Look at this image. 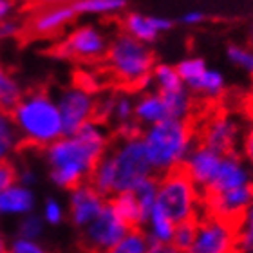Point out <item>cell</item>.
<instances>
[{
    "label": "cell",
    "mask_w": 253,
    "mask_h": 253,
    "mask_svg": "<svg viewBox=\"0 0 253 253\" xmlns=\"http://www.w3.org/2000/svg\"><path fill=\"white\" fill-rule=\"evenodd\" d=\"M109 150V137L98 123H85L74 136L60 137L42 150L51 165V179L69 192H76L94 174Z\"/></svg>",
    "instance_id": "6da1fadb"
},
{
    "label": "cell",
    "mask_w": 253,
    "mask_h": 253,
    "mask_svg": "<svg viewBox=\"0 0 253 253\" xmlns=\"http://www.w3.org/2000/svg\"><path fill=\"white\" fill-rule=\"evenodd\" d=\"M9 118L20 137L16 152L43 150L62 137L58 105L45 90H33L27 96H22L9 112Z\"/></svg>",
    "instance_id": "7a4b0ae2"
},
{
    "label": "cell",
    "mask_w": 253,
    "mask_h": 253,
    "mask_svg": "<svg viewBox=\"0 0 253 253\" xmlns=\"http://www.w3.org/2000/svg\"><path fill=\"white\" fill-rule=\"evenodd\" d=\"M194 128L188 120H165L141 134L148 163L156 175H163L185 163L192 150Z\"/></svg>",
    "instance_id": "3957f363"
},
{
    "label": "cell",
    "mask_w": 253,
    "mask_h": 253,
    "mask_svg": "<svg viewBox=\"0 0 253 253\" xmlns=\"http://www.w3.org/2000/svg\"><path fill=\"white\" fill-rule=\"evenodd\" d=\"M199 190L190 181L183 167L174 169L158 177L156 206L174 224L199 219Z\"/></svg>",
    "instance_id": "277c9868"
},
{
    "label": "cell",
    "mask_w": 253,
    "mask_h": 253,
    "mask_svg": "<svg viewBox=\"0 0 253 253\" xmlns=\"http://www.w3.org/2000/svg\"><path fill=\"white\" fill-rule=\"evenodd\" d=\"M107 60L116 78L128 87L139 89L152 80L154 58L150 49L128 35H122L112 42Z\"/></svg>",
    "instance_id": "5b68a950"
},
{
    "label": "cell",
    "mask_w": 253,
    "mask_h": 253,
    "mask_svg": "<svg viewBox=\"0 0 253 253\" xmlns=\"http://www.w3.org/2000/svg\"><path fill=\"white\" fill-rule=\"evenodd\" d=\"M112 165H114V183H112V197L125 192H134L141 181L150 175L152 167L148 163L147 152L139 137H122L111 152Z\"/></svg>",
    "instance_id": "8992f818"
},
{
    "label": "cell",
    "mask_w": 253,
    "mask_h": 253,
    "mask_svg": "<svg viewBox=\"0 0 253 253\" xmlns=\"http://www.w3.org/2000/svg\"><path fill=\"white\" fill-rule=\"evenodd\" d=\"M130 232L112 211V208L107 205L100 211V215L94 221L89 222V228L78 237L80 253H103L116 246L126 233Z\"/></svg>",
    "instance_id": "52a82bcc"
},
{
    "label": "cell",
    "mask_w": 253,
    "mask_h": 253,
    "mask_svg": "<svg viewBox=\"0 0 253 253\" xmlns=\"http://www.w3.org/2000/svg\"><path fill=\"white\" fill-rule=\"evenodd\" d=\"M237 226L213 215L197 219L194 243L186 253H235Z\"/></svg>",
    "instance_id": "ba28073f"
},
{
    "label": "cell",
    "mask_w": 253,
    "mask_h": 253,
    "mask_svg": "<svg viewBox=\"0 0 253 253\" xmlns=\"http://www.w3.org/2000/svg\"><path fill=\"white\" fill-rule=\"evenodd\" d=\"M56 105L62 120V137L74 136L85 123L94 120L96 100L90 92L80 87L63 90Z\"/></svg>",
    "instance_id": "9c48e42d"
},
{
    "label": "cell",
    "mask_w": 253,
    "mask_h": 253,
    "mask_svg": "<svg viewBox=\"0 0 253 253\" xmlns=\"http://www.w3.org/2000/svg\"><path fill=\"white\" fill-rule=\"evenodd\" d=\"M206 206V215L219 217L222 221L239 226L246 210L253 205V181L250 185L235 190H228L222 194L203 195Z\"/></svg>",
    "instance_id": "30bf717a"
},
{
    "label": "cell",
    "mask_w": 253,
    "mask_h": 253,
    "mask_svg": "<svg viewBox=\"0 0 253 253\" xmlns=\"http://www.w3.org/2000/svg\"><path fill=\"white\" fill-rule=\"evenodd\" d=\"M107 51V40L96 27L84 26L74 29L62 43H60V56L63 58H100Z\"/></svg>",
    "instance_id": "8fae6325"
},
{
    "label": "cell",
    "mask_w": 253,
    "mask_h": 253,
    "mask_svg": "<svg viewBox=\"0 0 253 253\" xmlns=\"http://www.w3.org/2000/svg\"><path fill=\"white\" fill-rule=\"evenodd\" d=\"M221 154L213 152V150H210L205 145H199V147L190 150L185 163H183V170L186 172L190 181L195 185V188H201L205 192L213 183V179H215L217 170L221 167Z\"/></svg>",
    "instance_id": "7c38bea8"
},
{
    "label": "cell",
    "mask_w": 253,
    "mask_h": 253,
    "mask_svg": "<svg viewBox=\"0 0 253 253\" xmlns=\"http://www.w3.org/2000/svg\"><path fill=\"white\" fill-rule=\"evenodd\" d=\"M237 137V123L230 116H217L205 126V130L201 134V145H205L221 156H228V154H235L233 148H235Z\"/></svg>",
    "instance_id": "4fadbf2b"
},
{
    "label": "cell",
    "mask_w": 253,
    "mask_h": 253,
    "mask_svg": "<svg viewBox=\"0 0 253 253\" xmlns=\"http://www.w3.org/2000/svg\"><path fill=\"white\" fill-rule=\"evenodd\" d=\"M252 183L248 169L244 167L237 154H228L222 156L221 167L217 170V175L213 183L203 192V195H215L228 192V190H235L241 186H246Z\"/></svg>",
    "instance_id": "5bb4252c"
},
{
    "label": "cell",
    "mask_w": 253,
    "mask_h": 253,
    "mask_svg": "<svg viewBox=\"0 0 253 253\" xmlns=\"http://www.w3.org/2000/svg\"><path fill=\"white\" fill-rule=\"evenodd\" d=\"M74 16H76V13L73 9V4L49 5L29 18L27 29L35 37H51L54 33H58L60 29H63L71 20H74Z\"/></svg>",
    "instance_id": "9a60e30c"
},
{
    "label": "cell",
    "mask_w": 253,
    "mask_h": 253,
    "mask_svg": "<svg viewBox=\"0 0 253 253\" xmlns=\"http://www.w3.org/2000/svg\"><path fill=\"white\" fill-rule=\"evenodd\" d=\"M105 206V199H101L89 185H84L80 190L73 192L71 199V222L74 226H84L92 222Z\"/></svg>",
    "instance_id": "2e32d148"
},
{
    "label": "cell",
    "mask_w": 253,
    "mask_h": 253,
    "mask_svg": "<svg viewBox=\"0 0 253 253\" xmlns=\"http://www.w3.org/2000/svg\"><path fill=\"white\" fill-rule=\"evenodd\" d=\"M107 205L111 206L112 211L116 213V217L128 230H141V226L145 224L141 208H139L136 195L132 192L114 195L111 199H107Z\"/></svg>",
    "instance_id": "e0dca14e"
},
{
    "label": "cell",
    "mask_w": 253,
    "mask_h": 253,
    "mask_svg": "<svg viewBox=\"0 0 253 253\" xmlns=\"http://www.w3.org/2000/svg\"><path fill=\"white\" fill-rule=\"evenodd\" d=\"M134 116L139 123H148V125H156L165 120H169V112L165 107L163 98L159 92L143 96L141 100L134 105Z\"/></svg>",
    "instance_id": "ac0fdd59"
},
{
    "label": "cell",
    "mask_w": 253,
    "mask_h": 253,
    "mask_svg": "<svg viewBox=\"0 0 253 253\" xmlns=\"http://www.w3.org/2000/svg\"><path fill=\"white\" fill-rule=\"evenodd\" d=\"M147 222H150V235H148V241H150V243H159V244L172 243L175 224L165 215L163 211L159 210L158 206L152 208Z\"/></svg>",
    "instance_id": "d6986e66"
},
{
    "label": "cell",
    "mask_w": 253,
    "mask_h": 253,
    "mask_svg": "<svg viewBox=\"0 0 253 253\" xmlns=\"http://www.w3.org/2000/svg\"><path fill=\"white\" fill-rule=\"evenodd\" d=\"M125 29L128 33V37L136 38L137 42L141 43L154 42L159 35L152 27V24H150V16H143V15H137V13H130V15L126 16Z\"/></svg>",
    "instance_id": "ffe728a7"
},
{
    "label": "cell",
    "mask_w": 253,
    "mask_h": 253,
    "mask_svg": "<svg viewBox=\"0 0 253 253\" xmlns=\"http://www.w3.org/2000/svg\"><path fill=\"white\" fill-rule=\"evenodd\" d=\"M132 194L136 195L137 205L141 208V213L145 217V222L148 221V215L152 208L156 206V197H158V175H150L145 181H141L139 185L134 188Z\"/></svg>",
    "instance_id": "44dd1931"
},
{
    "label": "cell",
    "mask_w": 253,
    "mask_h": 253,
    "mask_svg": "<svg viewBox=\"0 0 253 253\" xmlns=\"http://www.w3.org/2000/svg\"><path fill=\"white\" fill-rule=\"evenodd\" d=\"M188 89L201 92L205 96H210V98H215L224 90V78H222L221 73H217L213 69H206L199 78L188 85Z\"/></svg>",
    "instance_id": "7402d4cb"
},
{
    "label": "cell",
    "mask_w": 253,
    "mask_h": 253,
    "mask_svg": "<svg viewBox=\"0 0 253 253\" xmlns=\"http://www.w3.org/2000/svg\"><path fill=\"white\" fill-rule=\"evenodd\" d=\"M126 0H78L73 4L76 15H103L123 9Z\"/></svg>",
    "instance_id": "603a6c76"
},
{
    "label": "cell",
    "mask_w": 253,
    "mask_h": 253,
    "mask_svg": "<svg viewBox=\"0 0 253 253\" xmlns=\"http://www.w3.org/2000/svg\"><path fill=\"white\" fill-rule=\"evenodd\" d=\"M18 141H20V137H18V132L11 122L9 114L0 111V163L7 161V156L13 150H16Z\"/></svg>",
    "instance_id": "cb8c5ba5"
},
{
    "label": "cell",
    "mask_w": 253,
    "mask_h": 253,
    "mask_svg": "<svg viewBox=\"0 0 253 253\" xmlns=\"http://www.w3.org/2000/svg\"><path fill=\"white\" fill-rule=\"evenodd\" d=\"M148 246L150 243H148L147 233L143 230H130L116 246H112L103 253H147Z\"/></svg>",
    "instance_id": "d4e9b609"
},
{
    "label": "cell",
    "mask_w": 253,
    "mask_h": 253,
    "mask_svg": "<svg viewBox=\"0 0 253 253\" xmlns=\"http://www.w3.org/2000/svg\"><path fill=\"white\" fill-rule=\"evenodd\" d=\"M22 90L9 74H5L0 67V111L9 114L15 105L20 101Z\"/></svg>",
    "instance_id": "484cf974"
},
{
    "label": "cell",
    "mask_w": 253,
    "mask_h": 253,
    "mask_svg": "<svg viewBox=\"0 0 253 253\" xmlns=\"http://www.w3.org/2000/svg\"><path fill=\"white\" fill-rule=\"evenodd\" d=\"M33 206V197L26 188L5 190L0 194V210L27 211Z\"/></svg>",
    "instance_id": "4316f807"
},
{
    "label": "cell",
    "mask_w": 253,
    "mask_h": 253,
    "mask_svg": "<svg viewBox=\"0 0 253 253\" xmlns=\"http://www.w3.org/2000/svg\"><path fill=\"white\" fill-rule=\"evenodd\" d=\"M154 73V80L158 82V87H159V92L161 94H167V92H177V90H183L185 89V84L181 82L179 74L175 71L174 67H170V65H158L156 69H152Z\"/></svg>",
    "instance_id": "83f0119b"
},
{
    "label": "cell",
    "mask_w": 253,
    "mask_h": 253,
    "mask_svg": "<svg viewBox=\"0 0 253 253\" xmlns=\"http://www.w3.org/2000/svg\"><path fill=\"white\" fill-rule=\"evenodd\" d=\"M235 248L241 253H253V205L250 206L237 226Z\"/></svg>",
    "instance_id": "f1b7e54d"
},
{
    "label": "cell",
    "mask_w": 253,
    "mask_h": 253,
    "mask_svg": "<svg viewBox=\"0 0 253 253\" xmlns=\"http://www.w3.org/2000/svg\"><path fill=\"white\" fill-rule=\"evenodd\" d=\"M195 230H197V221H186L181 222V224H175L174 230V237H172V246L179 252L186 253L194 243L195 237Z\"/></svg>",
    "instance_id": "f546056e"
},
{
    "label": "cell",
    "mask_w": 253,
    "mask_h": 253,
    "mask_svg": "<svg viewBox=\"0 0 253 253\" xmlns=\"http://www.w3.org/2000/svg\"><path fill=\"white\" fill-rule=\"evenodd\" d=\"M206 63L205 60L201 58H190V60H185V62H181L177 67H175V71H177V74H179V78L183 84H186V87H188L192 82H195V80L199 78L201 74L206 71Z\"/></svg>",
    "instance_id": "4dcf8cb0"
},
{
    "label": "cell",
    "mask_w": 253,
    "mask_h": 253,
    "mask_svg": "<svg viewBox=\"0 0 253 253\" xmlns=\"http://www.w3.org/2000/svg\"><path fill=\"white\" fill-rule=\"evenodd\" d=\"M228 58L232 60L235 65L246 69L248 73L253 74V53L252 51L239 47V45H230V47H228Z\"/></svg>",
    "instance_id": "1f68e13d"
},
{
    "label": "cell",
    "mask_w": 253,
    "mask_h": 253,
    "mask_svg": "<svg viewBox=\"0 0 253 253\" xmlns=\"http://www.w3.org/2000/svg\"><path fill=\"white\" fill-rule=\"evenodd\" d=\"M112 114H114V118H116L122 125H125V123H130V118L134 116V105H132V101L128 100L126 96L114 98Z\"/></svg>",
    "instance_id": "d6a6232c"
},
{
    "label": "cell",
    "mask_w": 253,
    "mask_h": 253,
    "mask_svg": "<svg viewBox=\"0 0 253 253\" xmlns=\"http://www.w3.org/2000/svg\"><path fill=\"white\" fill-rule=\"evenodd\" d=\"M18 179H20V172L16 170L15 165L11 163L9 159L2 161L0 163V192H5L9 186L15 185Z\"/></svg>",
    "instance_id": "836d02e7"
},
{
    "label": "cell",
    "mask_w": 253,
    "mask_h": 253,
    "mask_svg": "<svg viewBox=\"0 0 253 253\" xmlns=\"http://www.w3.org/2000/svg\"><path fill=\"white\" fill-rule=\"evenodd\" d=\"M40 230H42L40 219L38 217H29V219H26L20 224L18 233H20V237H37L38 233H40Z\"/></svg>",
    "instance_id": "e575fe53"
},
{
    "label": "cell",
    "mask_w": 253,
    "mask_h": 253,
    "mask_svg": "<svg viewBox=\"0 0 253 253\" xmlns=\"http://www.w3.org/2000/svg\"><path fill=\"white\" fill-rule=\"evenodd\" d=\"M13 253H53V252H45L40 246H37L35 243H27V241H18V243L13 246Z\"/></svg>",
    "instance_id": "d590c367"
},
{
    "label": "cell",
    "mask_w": 253,
    "mask_h": 253,
    "mask_svg": "<svg viewBox=\"0 0 253 253\" xmlns=\"http://www.w3.org/2000/svg\"><path fill=\"white\" fill-rule=\"evenodd\" d=\"M20 31V26L16 24V22H7L4 20L0 24V38H5V37H13L16 33Z\"/></svg>",
    "instance_id": "8d00e7d4"
},
{
    "label": "cell",
    "mask_w": 253,
    "mask_h": 253,
    "mask_svg": "<svg viewBox=\"0 0 253 253\" xmlns=\"http://www.w3.org/2000/svg\"><path fill=\"white\" fill-rule=\"evenodd\" d=\"M150 243V241H148ZM147 253H183L179 250H175L172 244H159V243H150Z\"/></svg>",
    "instance_id": "74e56055"
},
{
    "label": "cell",
    "mask_w": 253,
    "mask_h": 253,
    "mask_svg": "<svg viewBox=\"0 0 253 253\" xmlns=\"http://www.w3.org/2000/svg\"><path fill=\"white\" fill-rule=\"evenodd\" d=\"M150 24H152V27L156 29L158 33L161 31H169V29H172V20H167V18H159V16H150Z\"/></svg>",
    "instance_id": "f35d334b"
},
{
    "label": "cell",
    "mask_w": 253,
    "mask_h": 253,
    "mask_svg": "<svg viewBox=\"0 0 253 253\" xmlns=\"http://www.w3.org/2000/svg\"><path fill=\"white\" fill-rule=\"evenodd\" d=\"M244 154L250 159V163L253 165V123L246 132V137H244Z\"/></svg>",
    "instance_id": "ab89813d"
},
{
    "label": "cell",
    "mask_w": 253,
    "mask_h": 253,
    "mask_svg": "<svg viewBox=\"0 0 253 253\" xmlns=\"http://www.w3.org/2000/svg\"><path fill=\"white\" fill-rule=\"evenodd\" d=\"M47 219L51 222H58L62 219V211L54 201H47Z\"/></svg>",
    "instance_id": "60d3db41"
},
{
    "label": "cell",
    "mask_w": 253,
    "mask_h": 253,
    "mask_svg": "<svg viewBox=\"0 0 253 253\" xmlns=\"http://www.w3.org/2000/svg\"><path fill=\"white\" fill-rule=\"evenodd\" d=\"M205 20V15L201 13V11H190L183 16V22L188 24V26H194V24H199V22Z\"/></svg>",
    "instance_id": "b9f144b4"
},
{
    "label": "cell",
    "mask_w": 253,
    "mask_h": 253,
    "mask_svg": "<svg viewBox=\"0 0 253 253\" xmlns=\"http://www.w3.org/2000/svg\"><path fill=\"white\" fill-rule=\"evenodd\" d=\"M11 9H13V0H0V24L7 18Z\"/></svg>",
    "instance_id": "7bdbcfd3"
},
{
    "label": "cell",
    "mask_w": 253,
    "mask_h": 253,
    "mask_svg": "<svg viewBox=\"0 0 253 253\" xmlns=\"http://www.w3.org/2000/svg\"><path fill=\"white\" fill-rule=\"evenodd\" d=\"M35 2L43 5V7H49V5H71L78 0H35Z\"/></svg>",
    "instance_id": "ee69618b"
},
{
    "label": "cell",
    "mask_w": 253,
    "mask_h": 253,
    "mask_svg": "<svg viewBox=\"0 0 253 253\" xmlns=\"http://www.w3.org/2000/svg\"><path fill=\"white\" fill-rule=\"evenodd\" d=\"M252 38H253V29H252Z\"/></svg>",
    "instance_id": "f6af8a7d"
},
{
    "label": "cell",
    "mask_w": 253,
    "mask_h": 253,
    "mask_svg": "<svg viewBox=\"0 0 253 253\" xmlns=\"http://www.w3.org/2000/svg\"><path fill=\"white\" fill-rule=\"evenodd\" d=\"M7 253H13V252H7Z\"/></svg>",
    "instance_id": "bcb514c9"
}]
</instances>
